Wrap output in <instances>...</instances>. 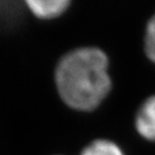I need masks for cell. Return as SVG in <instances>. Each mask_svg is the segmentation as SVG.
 I'll list each match as a JSON object with an SVG mask.
<instances>
[{"instance_id": "cell-1", "label": "cell", "mask_w": 155, "mask_h": 155, "mask_svg": "<svg viewBox=\"0 0 155 155\" xmlns=\"http://www.w3.org/2000/svg\"><path fill=\"white\" fill-rule=\"evenodd\" d=\"M55 82L68 106L81 111L95 109L111 89L107 55L96 48L69 52L58 64Z\"/></svg>"}, {"instance_id": "cell-2", "label": "cell", "mask_w": 155, "mask_h": 155, "mask_svg": "<svg viewBox=\"0 0 155 155\" xmlns=\"http://www.w3.org/2000/svg\"><path fill=\"white\" fill-rule=\"evenodd\" d=\"M136 129L142 137L155 141V96L142 105L136 116Z\"/></svg>"}, {"instance_id": "cell-3", "label": "cell", "mask_w": 155, "mask_h": 155, "mask_svg": "<svg viewBox=\"0 0 155 155\" xmlns=\"http://www.w3.org/2000/svg\"><path fill=\"white\" fill-rule=\"evenodd\" d=\"M26 4L35 16L43 19L54 18L63 14L69 7L68 0H28Z\"/></svg>"}, {"instance_id": "cell-4", "label": "cell", "mask_w": 155, "mask_h": 155, "mask_svg": "<svg viewBox=\"0 0 155 155\" xmlns=\"http://www.w3.org/2000/svg\"><path fill=\"white\" fill-rule=\"evenodd\" d=\"M81 155H123L116 144L107 140H97L86 147Z\"/></svg>"}, {"instance_id": "cell-5", "label": "cell", "mask_w": 155, "mask_h": 155, "mask_svg": "<svg viewBox=\"0 0 155 155\" xmlns=\"http://www.w3.org/2000/svg\"><path fill=\"white\" fill-rule=\"evenodd\" d=\"M145 52L155 63V15L149 20L145 33Z\"/></svg>"}]
</instances>
